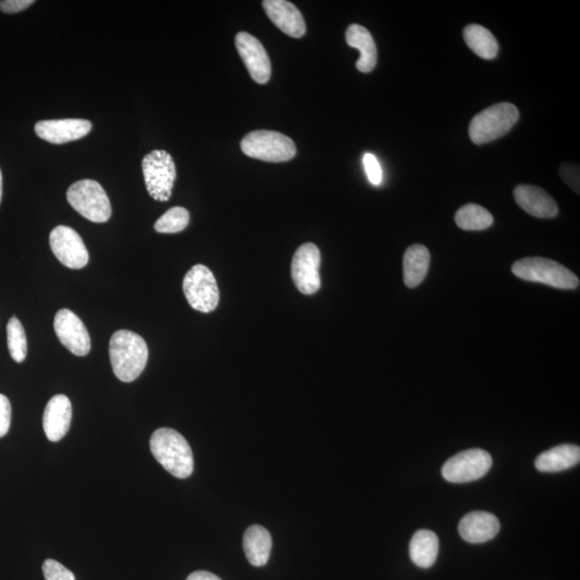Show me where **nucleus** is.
<instances>
[{
	"label": "nucleus",
	"mask_w": 580,
	"mask_h": 580,
	"mask_svg": "<svg viewBox=\"0 0 580 580\" xmlns=\"http://www.w3.org/2000/svg\"><path fill=\"white\" fill-rule=\"evenodd\" d=\"M109 354L115 376L122 382H130L145 371L148 349L139 334L130 330H119L112 335Z\"/></svg>",
	"instance_id": "1"
},
{
	"label": "nucleus",
	"mask_w": 580,
	"mask_h": 580,
	"mask_svg": "<svg viewBox=\"0 0 580 580\" xmlns=\"http://www.w3.org/2000/svg\"><path fill=\"white\" fill-rule=\"evenodd\" d=\"M151 451L164 469L174 477H189L194 471V456L188 441L178 431L162 428L153 433Z\"/></svg>",
	"instance_id": "2"
},
{
	"label": "nucleus",
	"mask_w": 580,
	"mask_h": 580,
	"mask_svg": "<svg viewBox=\"0 0 580 580\" xmlns=\"http://www.w3.org/2000/svg\"><path fill=\"white\" fill-rule=\"evenodd\" d=\"M518 120L519 111L513 104L501 103L489 106L471 121V140L477 146L497 140L507 135Z\"/></svg>",
	"instance_id": "3"
},
{
	"label": "nucleus",
	"mask_w": 580,
	"mask_h": 580,
	"mask_svg": "<svg viewBox=\"0 0 580 580\" xmlns=\"http://www.w3.org/2000/svg\"><path fill=\"white\" fill-rule=\"evenodd\" d=\"M513 273L517 278L542 283L560 290H575L579 279L561 264L542 257H529L513 265Z\"/></svg>",
	"instance_id": "4"
},
{
	"label": "nucleus",
	"mask_w": 580,
	"mask_h": 580,
	"mask_svg": "<svg viewBox=\"0 0 580 580\" xmlns=\"http://www.w3.org/2000/svg\"><path fill=\"white\" fill-rule=\"evenodd\" d=\"M241 150L249 157L269 163L289 162L297 154L290 137L269 130L249 132L241 141Z\"/></svg>",
	"instance_id": "5"
},
{
	"label": "nucleus",
	"mask_w": 580,
	"mask_h": 580,
	"mask_svg": "<svg viewBox=\"0 0 580 580\" xmlns=\"http://www.w3.org/2000/svg\"><path fill=\"white\" fill-rule=\"evenodd\" d=\"M69 204L83 217L93 223H105L111 217V204L108 195L94 180H81L67 190Z\"/></svg>",
	"instance_id": "6"
},
{
	"label": "nucleus",
	"mask_w": 580,
	"mask_h": 580,
	"mask_svg": "<svg viewBox=\"0 0 580 580\" xmlns=\"http://www.w3.org/2000/svg\"><path fill=\"white\" fill-rule=\"evenodd\" d=\"M143 175L148 194L153 199L166 202L172 194L177 168L172 156L164 150L148 153L142 162Z\"/></svg>",
	"instance_id": "7"
},
{
	"label": "nucleus",
	"mask_w": 580,
	"mask_h": 580,
	"mask_svg": "<svg viewBox=\"0 0 580 580\" xmlns=\"http://www.w3.org/2000/svg\"><path fill=\"white\" fill-rule=\"evenodd\" d=\"M183 290L189 306L196 311L211 313L220 301L215 276L204 265H196L186 273Z\"/></svg>",
	"instance_id": "8"
},
{
	"label": "nucleus",
	"mask_w": 580,
	"mask_h": 580,
	"mask_svg": "<svg viewBox=\"0 0 580 580\" xmlns=\"http://www.w3.org/2000/svg\"><path fill=\"white\" fill-rule=\"evenodd\" d=\"M492 466V458L486 450H467L447 460L441 475L450 483H470L485 476Z\"/></svg>",
	"instance_id": "9"
},
{
	"label": "nucleus",
	"mask_w": 580,
	"mask_h": 580,
	"mask_svg": "<svg viewBox=\"0 0 580 580\" xmlns=\"http://www.w3.org/2000/svg\"><path fill=\"white\" fill-rule=\"evenodd\" d=\"M322 256L315 244L306 243L297 249L291 264V276L303 295H313L321 289Z\"/></svg>",
	"instance_id": "10"
},
{
	"label": "nucleus",
	"mask_w": 580,
	"mask_h": 580,
	"mask_svg": "<svg viewBox=\"0 0 580 580\" xmlns=\"http://www.w3.org/2000/svg\"><path fill=\"white\" fill-rule=\"evenodd\" d=\"M50 247L55 257L68 268L79 270L88 264V248L82 238L71 227L57 226L53 229Z\"/></svg>",
	"instance_id": "11"
},
{
	"label": "nucleus",
	"mask_w": 580,
	"mask_h": 580,
	"mask_svg": "<svg viewBox=\"0 0 580 580\" xmlns=\"http://www.w3.org/2000/svg\"><path fill=\"white\" fill-rule=\"evenodd\" d=\"M55 329L57 338L73 355L83 357L90 350V337L87 327L76 314L67 308L56 313Z\"/></svg>",
	"instance_id": "12"
},
{
	"label": "nucleus",
	"mask_w": 580,
	"mask_h": 580,
	"mask_svg": "<svg viewBox=\"0 0 580 580\" xmlns=\"http://www.w3.org/2000/svg\"><path fill=\"white\" fill-rule=\"evenodd\" d=\"M236 46L254 81L259 84L268 83L273 68L262 42L251 34L241 31L236 36Z\"/></svg>",
	"instance_id": "13"
},
{
	"label": "nucleus",
	"mask_w": 580,
	"mask_h": 580,
	"mask_svg": "<svg viewBox=\"0 0 580 580\" xmlns=\"http://www.w3.org/2000/svg\"><path fill=\"white\" fill-rule=\"evenodd\" d=\"M92 123L83 119L40 121L35 126L37 136L42 140L63 145L81 139L92 130Z\"/></svg>",
	"instance_id": "14"
},
{
	"label": "nucleus",
	"mask_w": 580,
	"mask_h": 580,
	"mask_svg": "<svg viewBox=\"0 0 580 580\" xmlns=\"http://www.w3.org/2000/svg\"><path fill=\"white\" fill-rule=\"evenodd\" d=\"M263 7L273 23L292 38H301L307 33V25L294 4L286 0H265Z\"/></svg>",
	"instance_id": "15"
},
{
	"label": "nucleus",
	"mask_w": 580,
	"mask_h": 580,
	"mask_svg": "<svg viewBox=\"0 0 580 580\" xmlns=\"http://www.w3.org/2000/svg\"><path fill=\"white\" fill-rule=\"evenodd\" d=\"M514 198L521 209L537 218H551L558 214L555 199L544 189L534 185H519L514 190Z\"/></svg>",
	"instance_id": "16"
},
{
	"label": "nucleus",
	"mask_w": 580,
	"mask_h": 580,
	"mask_svg": "<svg viewBox=\"0 0 580 580\" xmlns=\"http://www.w3.org/2000/svg\"><path fill=\"white\" fill-rule=\"evenodd\" d=\"M71 402L65 395L53 397L47 402L44 414V430L51 441H61L71 428Z\"/></svg>",
	"instance_id": "17"
},
{
	"label": "nucleus",
	"mask_w": 580,
	"mask_h": 580,
	"mask_svg": "<svg viewBox=\"0 0 580 580\" xmlns=\"http://www.w3.org/2000/svg\"><path fill=\"white\" fill-rule=\"evenodd\" d=\"M458 529L463 540L471 544H482L498 535L500 521L491 513L472 512L461 519Z\"/></svg>",
	"instance_id": "18"
},
{
	"label": "nucleus",
	"mask_w": 580,
	"mask_h": 580,
	"mask_svg": "<svg viewBox=\"0 0 580 580\" xmlns=\"http://www.w3.org/2000/svg\"><path fill=\"white\" fill-rule=\"evenodd\" d=\"M346 42L350 47L360 52L356 67L364 73L374 71L377 63L376 45L370 31L358 24H352L346 31Z\"/></svg>",
	"instance_id": "19"
},
{
	"label": "nucleus",
	"mask_w": 580,
	"mask_h": 580,
	"mask_svg": "<svg viewBox=\"0 0 580 580\" xmlns=\"http://www.w3.org/2000/svg\"><path fill=\"white\" fill-rule=\"evenodd\" d=\"M580 449L576 445L564 444L542 452L536 458L535 467L540 472L555 473L571 469L578 465Z\"/></svg>",
	"instance_id": "20"
},
{
	"label": "nucleus",
	"mask_w": 580,
	"mask_h": 580,
	"mask_svg": "<svg viewBox=\"0 0 580 580\" xmlns=\"http://www.w3.org/2000/svg\"><path fill=\"white\" fill-rule=\"evenodd\" d=\"M243 548L248 560L252 566H265L269 561L271 550H273V539H271L269 531L258 525L249 526L243 536Z\"/></svg>",
	"instance_id": "21"
},
{
	"label": "nucleus",
	"mask_w": 580,
	"mask_h": 580,
	"mask_svg": "<svg viewBox=\"0 0 580 580\" xmlns=\"http://www.w3.org/2000/svg\"><path fill=\"white\" fill-rule=\"evenodd\" d=\"M430 253L422 244H415L407 249L403 257V278L409 289L423 283L428 273Z\"/></svg>",
	"instance_id": "22"
},
{
	"label": "nucleus",
	"mask_w": 580,
	"mask_h": 580,
	"mask_svg": "<svg viewBox=\"0 0 580 580\" xmlns=\"http://www.w3.org/2000/svg\"><path fill=\"white\" fill-rule=\"evenodd\" d=\"M438 536L430 530H419L412 537L409 556L417 567L429 568L433 566L439 555Z\"/></svg>",
	"instance_id": "23"
},
{
	"label": "nucleus",
	"mask_w": 580,
	"mask_h": 580,
	"mask_svg": "<svg viewBox=\"0 0 580 580\" xmlns=\"http://www.w3.org/2000/svg\"><path fill=\"white\" fill-rule=\"evenodd\" d=\"M463 38L470 49L483 60H493L499 52V45L491 30L481 25L471 24L463 30Z\"/></svg>",
	"instance_id": "24"
},
{
	"label": "nucleus",
	"mask_w": 580,
	"mask_h": 580,
	"mask_svg": "<svg viewBox=\"0 0 580 580\" xmlns=\"http://www.w3.org/2000/svg\"><path fill=\"white\" fill-rule=\"evenodd\" d=\"M455 222L458 227L467 231H480L491 227L493 223L492 213L485 207L475 204L462 206L456 213Z\"/></svg>",
	"instance_id": "25"
},
{
	"label": "nucleus",
	"mask_w": 580,
	"mask_h": 580,
	"mask_svg": "<svg viewBox=\"0 0 580 580\" xmlns=\"http://www.w3.org/2000/svg\"><path fill=\"white\" fill-rule=\"evenodd\" d=\"M9 353L14 361L21 364L28 356V339L22 323L15 316L7 324Z\"/></svg>",
	"instance_id": "26"
},
{
	"label": "nucleus",
	"mask_w": 580,
	"mask_h": 580,
	"mask_svg": "<svg viewBox=\"0 0 580 580\" xmlns=\"http://www.w3.org/2000/svg\"><path fill=\"white\" fill-rule=\"evenodd\" d=\"M189 223V212L182 206H174L168 210L156 223V231L161 233H177L183 231Z\"/></svg>",
	"instance_id": "27"
},
{
	"label": "nucleus",
	"mask_w": 580,
	"mask_h": 580,
	"mask_svg": "<svg viewBox=\"0 0 580 580\" xmlns=\"http://www.w3.org/2000/svg\"><path fill=\"white\" fill-rule=\"evenodd\" d=\"M46 580H76L71 571L60 562L47 559L42 566Z\"/></svg>",
	"instance_id": "28"
},
{
	"label": "nucleus",
	"mask_w": 580,
	"mask_h": 580,
	"mask_svg": "<svg viewBox=\"0 0 580 580\" xmlns=\"http://www.w3.org/2000/svg\"><path fill=\"white\" fill-rule=\"evenodd\" d=\"M364 164L370 182L375 186L380 185L382 179V172L381 164L374 154H366L364 156Z\"/></svg>",
	"instance_id": "29"
},
{
	"label": "nucleus",
	"mask_w": 580,
	"mask_h": 580,
	"mask_svg": "<svg viewBox=\"0 0 580 580\" xmlns=\"http://www.w3.org/2000/svg\"><path fill=\"white\" fill-rule=\"evenodd\" d=\"M12 424V404L9 399L0 393V438L8 433Z\"/></svg>",
	"instance_id": "30"
},
{
	"label": "nucleus",
	"mask_w": 580,
	"mask_h": 580,
	"mask_svg": "<svg viewBox=\"0 0 580 580\" xmlns=\"http://www.w3.org/2000/svg\"><path fill=\"white\" fill-rule=\"evenodd\" d=\"M561 177L569 188L579 193V168L575 164H563L560 169Z\"/></svg>",
	"instance_id": "31"
},
{
	"label": "nucleus",
	"mask_w": 580,
	"mask_h": 580,
	"mask_svg": "<svg viewBox=\"0 0 580 580\" xmlns=\"http://www.w3.org/2000/svg\"><path fill=\"white\" fill-rule=\"evenodd\" d=\"M34 4V0H3V2H0V10L4 13H18L29 8Z\"/></svg>",
	"instance_id": "32"
},
{
	"label": "nucleus",
	"mask_w": 580,
	"mask_h": 580,
	"mask_svg": "<svg viewBox=\"0 0 580 580\" xmlns=\"http://www.w3.org/2000/svg\"><path fill=\"white\" fill-rule=\"evenodd\" d=\"M186 580H222L216 575L206 571L194 572L189 575Z\"/></svg>",
	"instance_id": "33"
},
{
	"label": "nucleus",
	"mask_w": 580,
	"mask_h": 580,
	"mask_svg": "<svg viewBox=\"0 0 580 580\" xmlns=\"http://www.w3.org/2000/svg\"><path fill=\"white\" fill-rule=\"evenodd\" d=\"M3 197V174L2 170H0V202H2Z\"/></svg>",
	"instance_id": "34"
}]
</instances>
